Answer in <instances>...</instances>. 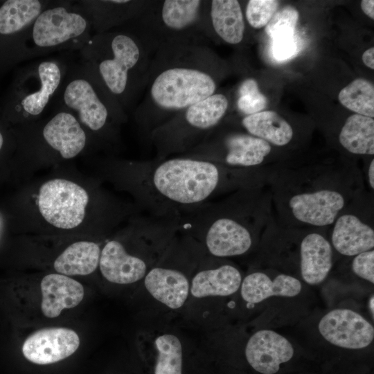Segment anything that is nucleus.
I'll return each mask as SVG.
<instances>
[{"label": "nucleus", "instance_id": "1", "mask_svg": "<svg viewBox=\"0 0 374 374\" xmlns=\"http://www.w3.org/2000/svg\"><path fill=\"white\" fill-rule=\"evenodd\" d=\"M125 181L147 215L179 219L240 188L262 185L266 173L179 157L127 164Z\"/></svg>", "mask_w": 374, "mask_h": 374}, {"label": "nucleus", "instance_id": "2", "mask_svg": "<svg viewBox=\"0 0 374 374\" xmlns=\"http://www.w3.org/2000/svg\"><path fill=\"white\" fill-rule=\"evenodd\" d=\"M266 184L274 216L285 226L326 230L366 190L362 169L349 162H278Z\"/></svg>", "mask_w": 374, "mask_h": 374}, {"label": "nucleus", "instance_id": "3", "mask_svg": "<svg viewBox=\"0 0 374 374\" xmlns=\"http://www.w3.org/2000/svg\"><path fill=\"white\" fill-rule=\"evenodd\" d=\"M211 52L198 42H177L158 48L150 61L143 99L134 112L142 137L188 107L216 92Z\"/></svg>", "mask_w": 374, "mask_h": 374}, {"label": "nucleus", "instance_id": "4", "mask_svg": "<svg viewBox=\"0 0 374 374\" xmlns=\"http://www.w3.org/2000/svg\"><path fill=\"white\" fill-rule=\"evenodd\" d=\"M274 216L267 184L240 188L184 213L179 231L198 242L211 256L248 253L262 238Z\"/></svg>", "mask_w": 374, "mask_h": 374}, {"label": "nucleus", "instance_id": "5", "mask_svg": "<svg viewBox=\"0 0 374 374\" xmlns=\"http://www.w3.org/2000/svg\"><path fill=\"white\" fill-rule=\"evenodd\" d=\"M150 49L130 28L92 35L78 51L89 69L126 112L144 91Z\"/></svg>", "mask_w": 374, "mask_h": 374}, {"label": "nucleus", "instance_id": "6", "mask_svg": "<svg viewBox=\"0 0 374 374\" xmlns=\"http://www.w3.org/2000/svg\"><path fill=\"white\" fill-rule=\"evenodd\" d=\"M92 28L76 1H50L30 25L17 35L19 58L33 59L57 51H79Z\"/></svg>", "mask_w": 374, "mask_h": 374}, {"label": "nucleus", "instance_id": "7", "mask_svg": "<svg viewBox=\"0 0 374 374\" xmlns=\"http://www.w3.org/2000/svg\"><path fill=\"white\" fill-rule=\"evenodd\" d=\"M54 106L71 112L85 131L103 136H114V127L126 119V112L119 103L81 63L69 65Z\"/></svg>", "mask_w": 374, "mask_h": 374}, {"label": "nucleus", "instance_id": "8", "mask_svg": "<svg viewBox=\"0 0 374 374\" xmlns=\"http://www.w3.org/2000/svg\"><path fill=\"white\" fill-rule=\"evenodd\" d=\"M206 1L166 0L149 3L146 9L130 23L149 49L177 42H198L196 36L205 35ZM199 43V42H198Z\"/></svg>", "mask_w": 374, "mask_h": 374}, {"label": "nucleus", "instance_id": "9", "mask_svg": "<svg viewBox=\"0 0 374 374\" xmlns=\"http://www.w3.org/2000/svg\"><path fill=\"white\" fill-rule=\"evenodd\" d=\"M228 107L226 96L215 92L156 128L150 137L155 158L183 154L193 148L220 124Z\"/></svg>", "mask_w": 374, "mask_h": 374}, {"label": "nucleus", "instance_id": "10", "mask_svg": "<svg viewBox=\"0 0 374 374\" xmlns=\"http://www.w3.org/2000/svg\"><path fill=\"white\" fill-rule=\"evenodd\" d=\"M69 66L64 60L51 57L37 60L23 69L12 102L15 117L28 123L37 121L54 104Z\"/></svg>", "mask_w": 374, "mask_h": 374}, {"label": "nucleus", "instance_id": "11", "mask_svg": "<svg viewBox=\"0 0 374 374\" xmlns=\"http://www.w3.org/2000/svg\"><path fill=\"white\" fill-rule=\"evenodd\" d=\"M272 145L249 133L211 131L204 139L181 157L208 161L236 169L269 173Z\"/></svg>", "mask_w": 374, "mask_h": 374}, {"label": "nucleus", "instance_id": "12", "mask_svg": "<svg viewBox=\"0 0 374 374\" xmlns=\"http://www.w3.org/2000/svg\"><path fill=\"white\" fill-rule=\"evenodd\" d=\"M373 193L366 190L344 208L329 228L333 250L353 257L373 249Z\"/></svg>", "mask_w": 374, "mask_h": 374}, {"label": "nucleus", "instance_id": "13", "mask_svg": "<svg viewBox=\"0 0 374 374\" xmlns=\"http://www.w3.org/2000/svg\"><path fill=\"white\" fill-rule=\"evenodd\" d=\"M89 200L87 192L81 186L57 178L41 186L37 206L48 223L58 229H71L82 222Z\"/></svg>", "mask_w": 374, "mask_h": 374}, {"label": "nucleus", "instance_id": "14", "mask_svg": "<svg viewBox=\"0 0 374 374\" xmlns=\"http://www.w3.org/2000/svg\"><path fill=\"white\" fill-rule=\"evenodd\" d=\"M318 329L331 344L346 349L368 347L374 338V328L364 317L350 309H335L320 320Z\"/></svg>", "mask_w": 374, "mask_h": 374}, {"label": "nucleus", "instance_id": "15", "mask_svg": "<svg viewBox=\"0 0 374 374\" xmlns=\"http://www.w3.org/2000/svg\"><path fill=\"white\" fill-rule=\"evenodd\" d=\"M79 346L75 331L66 328H46L33 332L25 340L22 353L30 362L45 365L71 356Z\"/></svg>", "mask_w": 374, "mask_h": 374}, {"label": "nucleus", "instance_id": "16", "mask_svg": "<svg viewBox=\"0 0 374 374\" xmlns=\"http://www.w3.org/2000/svg\"><path fill=\"white\" fill-rule=\"evenodd\" d=\"M245 357L251 367L261 374H275L280 365L294 356L292 344L283 336L270 330L255 332L245 347Z\"/></svg>", "mask_w": 374, "mask_h": 374}, {"label": "nucleus", "instance_id": "17", "mask_svg": "<svg viewBox=\"0 0 374 374\" xmlns=\"http://www.w3.org/2000/svg\"><path fill=\"white\" fill-rule=\"evenodd\" d=\"M333 253L325 230L302 228L299 270L303 281L311 285L323 282L332 268Z\"/></svg>", "mask_w": 374, "mask_h": 374}, {"label": "nucleus", "instance_id": "18", "mask_svg": "<svg viewBox=\"0 0 374 374\" xmlns=\"http://www.w3.org/2000/svg\"><path fill=\"white\" fill-rule=\"evenodd\" d=\"M98 266L107 280L125 285L144 278L154 265L131 255L120 240L114 239L109 240L101 250Z\"/></svg>", "mask_w": 374, "mask_h": 374}, {"label": "nucleus", "instance_id": "19", "mask_svg": "<svg viewBox=\"0 0 374 374\" xmlns=\"http://www.w3.org/2000/svg\"><path fill=\"white\" fill-rule=\"evenodd\" d=\"M76 1L96 33H103L114 27L130 24L146 9L150 3L130 0Z\"/></svg>", "mask_w": 374, "mask_h": 374}, {"label": "nucleus", "instance_id": "20", "mask_svg": "<svg viewBox=\"0 0 374 374\" xmlns=\"http://www.w3.org/2000/svg\"><path fill=\"white\" fill-rule=\"evenodd\" d=\"M144 285L152 297L173 310L184 304L190 292L186 274L169 264L156 263L144 277Z\"/></svg>", "mask_w": 374, "mask_h": 374}, {"label": "nucleus", "instance_id": "21", "mask_svg": "<svg viewBox=\"0 0 374 374\" xmlns=\"http://www.w3.org/2000/svg\"><path fill=\"white\" fill-rule=\"evenodd\" d=\"M51 116L44 123V130L60 157L70 159L86 148L87 133L77 118L60 106H54Z\"/></svg>", "mask_w": 374, "mask_h": 374}, {"label": "nucleus", "instance_id": "22", "mask_svg": "<svg viewBox=\"0 0 374 374\" xmlns=\"http://www.w3.org/2000/svg\"><path fill=\"white\" fill-rule=\"evenodd\" d=\"M40 287L41 310L48 318H55L62 310L75 308L82 301L84 294L82 284L60 274L45 276Z\"/></svg>", "mask_w": 374, "mask_h": 374}, {"label": "nucleus", "instance_id": "23", "mask_svg": "<svg viewBox=\"0 0 374 374\" xmlns=\"http://www.w3.org/2000/svg\"><path fill=\"white\" fill-rule=\"evenodd\" d=\"M301 289V283L293 276L279 274L271 279L262 271L250 273L240 285L242 298L249 303H258L274 296L294 297Z\"/></svg>", "mask_w": 374, "mask_h": 374}, {"label": "nucleus", "instance_id": "24", "mask_svg": "<svg viewBox=\"0 0 374 374\" xmlns=\"http://www.w3.org/2000/svg\"><path fill=\"white\" fill-rule=\"evenodd\" d=\"M241 282L239 269L225 263L197 271L192 279L190 291L196 298L226 296L237 292Z\"/></svg>", "mask_w": 374, "mask_h": 374}, {"label": "nucleus", "instance_id": "25", "mask_svg": "<svg viewBox=\"0 0 374 374\" xmlns=\"http://www.w3.org/2000/svg\"><path fill=\"white\" fill-rule=\"evenodd\" d=\"M211 25L217 36L230 44H238L244 37L245 24L240 4L236 0L208 2Z\"/></svg>", "mask_w": 374, "mask_h": 374}, {"label": "nucleus", "instance_id": "26", "mask_svg": "<svg viewBox=\"0 0 374 374\" xmlns=\"http://www.w3.org/2000/svg\"><path fill=\"white\" fill-rule=\"evenodd\" d=\"M241 124L247 133L267 141L271 145L285 147L294 138L292 126L274 111H262L245 116Z\"/></svg>", "mask_w": 374, "mask_h": 374}, {"label": "nucleus", "instance_id": "27", "mask_svg": "<svg viewBox=\"0 0 374 374\" xmlns=\"http://www.w3.org/2000/svg\"><path fill=\"white\" fill-rule=\"evenodd\" d=\"M101 250L93 242L80 241L69 246L55 260L53 267L66 276L88 275L99 265Z\"/></svg>", "mask_w": 374, "mask_h": 374}, {"label": "nucleus", "instance_id": "28", "mask_svg": "<svg viewBox=\"0 0 374 374\" xmlns=\"http://www.w3.org/2000/svg\"><path fill=\"white\" fill-rule=\"evenodd\" d=\"M340 145L348 153L359 156L374 154V120L354 114L345 121L338 134Z\"/></svg>", "mask_w": 374, "mask_h": 374}, {"label": "nucleus", "instance_id": "29", "mask_svg": "<svg viewBox=\"0 0 374 374\" xmlns=\"http://www.w3.org/2000/svg\"><path fill=\"white\" fill-rule=\"evenodd\" d=\"M46 0H8L0 6V35L17 36L49 3Z\"/></svg>", "mask_w": 374, "mask_h": 374}, {"label": "nucleus", "instance_id": "30", "mask_svg": "<svg viewBox=\"0 0 374 374\" xmlns=\"http://www.w3.org/2000/svg\"><path fill=\"white\" fill-rule=\"evenodd\" d=\"M341 104L356 114L374 117V87L368 80L357 78L339 93Z\"/></svg>", "mask_w": 374, "mask_h": 374}, {"label": "nucleus", "instance_id": "31", "mask_svg": "<svg viewBox=\"0 0 374 374\" xmlns=\"http://www.w3.org/2000/svg\"><path fill=\"white\" fill-rule=\"evenodd\" d=\"M157 358L154 374H182V346L172 334L158 336L154 341Z\"/></svg>", "mask_w": 374, "mask_h": 374}, {"label": "nucleus", "instance_id": "32", "mask_svg": "<svg viewBox=\"0 0 374 374\" xmlns=\"http://www.w3.org/2000/svg\"><path fill=\"white\" fill-rule=\"evenodd\" d=\"M238 109L249 116L263 111L267 104L266 97L260 92L257 82L252 78L244 80L238 89Z\"/></svg>", "mask_w": 374, "mask_h": 374}, {"label": "nucleus", "instance_id": "33", "mask_svg": "<svg viewBox=\"0 0 374 374\" xmlns=\"http://www.w3.org/2000/svg\"><path fill=\"white\" fill-rule=\"evenodd\" d=\"M298 10L291 6H285L277 10L265 28V32L271 39L294 35L299 19Z\"/></svg>", "mask_w": 374, "mask_h": 374}, {"label": "nucleus", "instance_id": "34", "mask_svg": "<svg viewBox=\"0 0 374 374\" xmlns=\"http://www.w3.org/2000/svg\"><path fill=\"white\" fill-rule=\"evenodd\" d=\"M279 6L276 0H250L246 7V19L251 26L260 28L266 26Z\"/></svg>", "mask_w": 374, "mask_h": 374}, {"label": "nucleus", "instance_id": "35", "mask_svg": "<svg viewBox=\"0 0 374 374\" xmlns=\"http://www.w3.org/2000/svg\"><path fill=\"white\" fill-rule=\"evenodd\" d=\"M351 268L358 277L374 283V249L353 256Z\"/></svg>", "mask_w": 374, "mask_h": 374}, {"label": "nucleus", "instance_id": "36", "mask_svg": "<svg viewBox=\"0 0 374 374\" xmlns=\"http://www.w3.org/2000/svg\"><path fill=\"white\" fill-rule=\"evenodd\" d=\"M271 39V54L278 61L287 60L297 51V43L294 35L280 36Z\"/></svg>", "mask_w": 374, "mask_h": 374}, {"label": "nucleus", "instance_id": "37", "mask_svg": "<svg viewBox=\"0 0 374 374\" xmlns=\"http://www.w3.org/2000/svg\"><path fill=\"white\" fill-rule=\"evenodd\" d=\"M365 187H368L369 192L374 190V159H371L367 168L362 169Z\"/></svg>", "mask_w": 374, "mask_h": 374}, {"label": "nucleus", "instance_id": "38", "mask_svg": "<svg viewBox=\"0 0 374 374\" xmlns=\"http://www.w3.org/2000/svg\"><path fill=\"white\" fill-rule=\"evenodd\" d=\"M360 6L362 11L368 17L374 19V1L373 0H362L360 3Z\"/></svg>", "mask_w": 374, "mask_h": 374}, {"label": "nucleus", "instance_id": "39", "mask_svg": "<svg viewBox=\"0 0 374 374\" xmlns=\"http://www.w3.org/2000/svg\"><path fill=\"white\" fill-rule=\"evenodd\" d=\"M364 64L371 69H374V48L367 49L362 55Z\"/></svg>", "mask_w": 374, "mask_h": 374}, {"label": "nucleus", "instance_id": "40", "mask_svg": "<svg viewBox=\"0 0 374 374\" xmlns=\"http://www.w3.org/2000/svg\"><path fill=\"white\" fill-rule=\"evenodd\" d=\"M373 301H374V298H373V295H372V296L371 297L370 300H369V309H370V311L371 312V314H372V317L373 318V314H374V310H373Z\"/></svg>", "mask_w": 374, "mask_h": 374}, {"label": "nucleus", "instance_id": "41", "mask_svg": "<svg viewBox=\"0 0 374 374\" xmlns=\"http://www.w3.org/2000/svg\"><path fill=\"white\" fill-rule=\"evenodd\" d=\"M3 145V136L2 134L0 132V150L2 148Z\"/></svg>", "mask_w": 374, "mask_h": 374}]
</instances>
